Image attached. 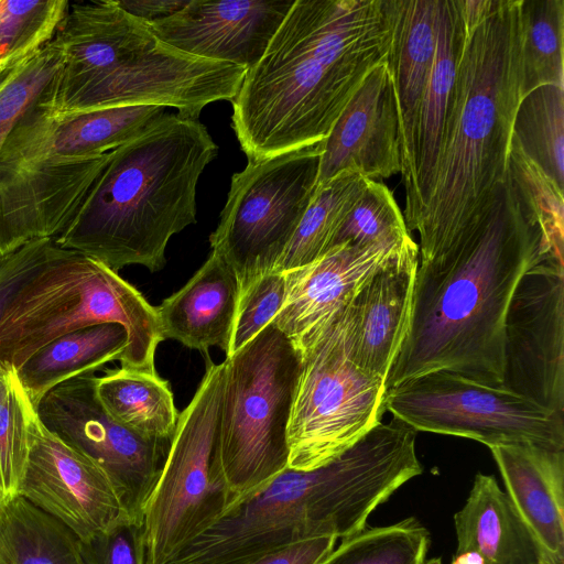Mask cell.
Returning a JSON list of instances; mask_svg holds the SVG:
<instances>
[{"instance_id": "obj_1", "label": "cell", "mask_w": 564, "mask_h": 564, "mask_svg": "<svg viewBox=\"0 0 564 564\" xmlns=\"http://www.w3.org/2000/svg\"><path fill=\"white\" fill-rule=\"evenodd\" d=\"M417 246L410 326L387 390L441 370L502 388L509 303L523 274L554 253L530 196L507 170L477 231Z\"/></svg>"}, {"instance_id": "obj_2", "label": "cell", "mask_w": 564, "mask_h": 564, "mask_svg": "<svg viewBox=\"0 0 564 564\" xmlns=\"http://www.w3.org/2000/svg\"><path fill=\"white\" fill-rule=\"evenodd\" d=\"M395 0H294L232 99L248 161L324 142L367 74L388 59Z\"/></svg>"}, {"instance_id": "obj_3", "label": "cell", "mask_w": 564, "mask_h": 564, "mask_svg": "<svg viewBox=\"0 0 564 564\" xmlns=\"http://www.w3.org/2000/svg\"><path fill=\"white\" fill-rule=\"evenodd\" d=\"M416 433L392 417L325 466L286 468L167 564H246L301 540L358 533L380 505L423 473Z\"/></svg>"}, {"instance_id": "obj_4", "label": "cell", "mask_w": 564, "mask_h": 564, "mask_svg": "<svg viewBox=\"0 0 564 564\" xmlns=\"http://www.w3.org/2000/svg\"><path fill=\"white\" fill-rule=\"evenodd\" d=\"M217 149L198 119L165 112L110 151L55 243L116 272L131 264L161 270L170 238L196 221V186Z\"/></svg>"}, {"instance_id": "obj_5", "label": "cell", "mask_w": 564, "mask_h": 564, "mask_svg": "<svg viewBox=\"0 0 564 564\" xmlns=\"http://www.w3.org/2000/svg\"><path fill=\"white\" fill-rule=\"evenodd\" d=\"M520 99V0H494L466 30L433 188L414 229L420 243L469 235L484 225L507 174Z\"/></svg>"}, {"instance_id": "obj_6", "label": "cell", "mask_w": 564, "mask_h": 564, "mask_svg": "<svg viewBox=\"0 0 564 564\" xmlns=\"http://www.w3.org/2000/svg\"><path fill=\"white\" fill-rule=\"evenodd\" d=\"M105 323L127 333L121 368L156 372L154 356L164 337L155 307L118 272L52 239L4 311L0 364L17 370L53 339Z\"/></svg>"}, {"instance_id": "obj_7", "label": "cell", "mask_w": 564, "mask_h": 564, "mask_svg": "<svg viewBox=\"0 0 564 564\" xmlns=\"http://www.w3.org/2000/svg\"><path fill=\"white\" fill-rule=\"evenodd\" d=\"M214 481L219 518L288 468V425L301 369L297 348L273 323L226 357Z\"/></svg>"}, {"instance_id": "obj_8", "label": "cell", "mask_w": 564, "mask_h": 564, "mask_svg": "<svg viewBox=\"0 0 564 564\" xmlns=\"http://www.w3.org/2000/svg\"><path fill=\"white\" fill-rule=\"evenodd\" d=\"M349 303L295 345L301 369L288 425L290 469L329 464L381 423L386 381L352 359Z\"/></svg>"}, {"instance_id": "obj_9", "label": "cell", "mask_w": 564, "mask_h": 564, "mask_svg": "<svg viewBox=\"0 0 564 564\" xmlns=\"http://www.w3.org/2000/svg\"><path fill=\"white\" fill-rule=\"evenodd\" d=\"M206 369L176 430L140 520L145 564H167L220 516L223 494L214 481L225 364L205 355Z\"/></svg>"}, {"instance_id": "obj_10", "label": "cell", "mask_w": 564, "mask_h": 564, "mask_svg": "<svg viewBox=\"0 0 564 564\" xmlns=\"http://www.w3.org/2000/svg\"><path fill=\"white\" fill-rule=\"evenodd\" d=\"M324 142L248 161L232 175L209 242L234 270L239 294L273 271L290 243L316 189Z\"/></svg>"}, {"instance_id": "obj_11", "label": "cell", "mask_w": 564, "mask_h": 564, "mask_svg": "<svg viewBox=\"0 0 564 564\" xmlns=\"http://www.w3.org/2000/svg\"><path fill=\"white\" fill-rule=\"evenodd\" d=\"M383 411L416 432L470 438L489 448L533 444L564 451V415L503 388L448 371L430 372L388 389Z\"/></svg>"}, {"instance_id": "obj_12", "label": "cell", "mask_w": 564, "mask_h": 564, "mask_svg": "<svg viewBox=\"0 0 564 564\" xmlns=\"http://www.w3.org/2000/svg\"><path fill=\"white\" fill-rule=\"evenodd\" d=\"M94 373L50 390L35 408L40 422L85 455L110 478L131 513L141 509L155 485L170 443L147 440L115 421L101 405Z\"/></svg>"}, {"instance_id": "obj_13", "label": "cell", "mask_w": 564, "mask_h": 564, "mask_svg": "<svg viewBox=\"0 0 564 564\" xmlns=\"http://www.w3.org/2000/svg\"><path fill=\"white\" fill-rule=\"evenodd\" d=\"M502 388L564 415V259L546 253L518 283L505 318Z\"/></svg>"}, {"instance_id": "obj_14", "label": "cell", "mask_w": 564, "mask_h": 564, "mask_svg": "<svg viewBox=\"0 0 564 564\" xmlns=\"http://www.w3.org/2000/svg\"><path fill=\"white\" fill-rule=\"evenodd\" d=\"M19 496L79 541L140 522L106 473L50 432L36 414L29 429V455Z\"/></svg>"}, {"instance_id": "obj_15", "label": "cell", "mask_w": 564, "mask_h": 564, "mask_svg": "<svg viewBox=\"0 0 564 564\" xmlns=\"http://www.w3.org/2000/svg\"><path fill=\"white\" fill-rule=\"evenodd\" d=\"M165 113L156 106L57 113L35 104L0 153V166L61 165L104 154L131 140Z\"/></svg>"}, {"instance_id": "obj_16", "label": "cell", "mask_w": 564, "mask_h": 564, "mask_svg": "<svg viewBox=\"0 0 564 564\" xmlns=\"http://www.w3.org/2000/svg\"><path fill=\"white\" fill-rule=\"evenodd\" d=\"M294 1L189 0L150 23L167 45L194 56L251 68L264 54Z\"/></svg>"}, {"instance_id": "obj_17", "label": "cell", "mask_w": 564, "mask_h": 564, "mask_svg": "<svg viewBox=\"0 0 564 564\" xmlns=\"http://www.w3.org/2000/svg\"><path fill=\"white\" fill-rule=\"evenodd\" d=\"M343 171L369 180L401 172L398 101L387 61L358 86L324 142L317 185Z\"/></svg>"}, {"instance_id": "obj_18", "label": "cell", "mask_w": 564, "mask_h": 564, "mask_svg": "<svg viewBox=\"0 0 564 564\" xmlns=\"http://www.w3.org/2000/svg\"><path fill=\"white\" fill-rule=\"evenodd\" d=\"M413 241L344 243L310 264L283 272L285 300L272 323L297 345L344 308L378 269Z\"/></svg>"}, {"instance_id": "obj_19", "label": "cell", "mask_w": 564, "mask_h": 564, "mask_svg": "<svg viewBox=\"0 0 564 564\" xmlns=\"http://www.w3.org/2000/svg\"><path fill=\"white\" fill-rule=\"evenodd\" d=\"M465 39L462 0H438L434 64L417 116L410 163L401 176L409 231L415 229L429 204Z\"/></svg>"}, {"instance_id": "obj_20", "label": "cell", "mask_w": 564, "mask_h": 564, "mask_svg": "<svg viewBox=\"0 0 564 564\" xmlns=\"http://www.w3.org/2000/svg\"><path fill=\"white\" fill-rule=\"evenodd\" d=\"M56 35L65 58L39 100L48 109L158 39L150 23L129 14L118 0L73 3Z\"/></svg>"}, {"instance_id": "obj_21", "label": "cell", "mask_w": 564, "mask_h": 564, "mask_svg": "<svg viewBox=\"0 0 564 564\" xmlns=\"http://www.w3.org/2000/svg\"><path fill=\"white\" fill-rule=\"evenodd\" d=\"M417 262L413 241L378 269L349 303L352 359L384 381L409 330Z\"/></svg>"}, {"instance_id": "obj_22", "label": "cell", "mask_w": 564, "mask_h": 564, "mask_svg": "<svg viewBox=\"0 0 564 564\" xmlns=\"http://www.w3.org/2000/svg\"><path fill=\"white\" fill-rule=\"evenodd\" d=\"M517 512L544 560L564 564V451L533 444L489 448Z\"/></svg>"}, {"instance_id": "obj_23", "label": "cell", "mask_w": 564, "mask_h": 564, "mask_svg": "<svg viewBox=\"0 0 564 564\" xmlns=\"http://www.w3.org/2000/svg\"><path fill=\"white\" fill-rule=\"evenodd\" d=\"M238 300L234 270L221 257L210 252L195 274L155 307L162 335L204 356L213 346L227 356Z\"/></svg>"}, {"instance_id": "obj_24", "label": "cell", "mask_w": 564, "mask_h": 564, "mask_svg": "<svg viewBox=\"0 0 564 564\" xmlns=\"http://www.w3.org/2000/svg\"><path fill=\"white\" fill-rule=\"evenodd\" d=\"M454 524L455 556H468L478 564H541L544 558L535 536L494 476H475Z\"/></svg>"}, {"instance_id": "obj_25", "label": "cell", "mask_w": 564, "mask_h": 564, "mask_svg": "<svg viewBox=\"0 0 564 564\" xmlns=\"http://www.w3.org/2000/svg\"><path fill=\"white\" fill-rule=\"evenodd\" d=\"M437 3L438 0H395L387 63L398 101L401 176L410 163L417 116L434 64Z\"/></svg>"}, {"instance_id": "obj_26", "label": "cell", "mask_w": 564, "mask_h": 564, "mask_svg": "<svg viewBox=\"0 0 564 564\" xmlns=\"http://www.w3.org/2000/svg\"><path fill=\"white\" fill-rule=\"evenodd\" d=\"M128 337L115 323L98 324L66 333L33 352L17 375L34 408L56 386L94 373L110 361H120Z\"/></svg>"}, {"instance_id": "obj_27", "label": "cell", "mask_w": 564, "mask_h": 564, "mask_svg": "<svg viewBox=\"0 0 564 564\" xmlns=\"http://www.w3.org/2000/svg\"><path fill=\"white\" fill-rule=\"evenodd\" d=\"M96 392L115 421L143 438L171 443L180 414L169 381L158 372L108 370L97 377Z\"/></svg>"}, {"instance_id": "obj_28", "label": "cell", "mask_w": 564, "mask_h": 564, "mask_svg": "<svg viewBox=\"0 0 564 564\" xmlns=\"http://www.w3.org/2000/svg\"><path fill=\"white\" fill-rule=\"evenodd\" d=\"M0 564H84L78 539L18 496L0 508Z\"/></svg>"}, {"instance_id": "obj_29", "label": "cell", "mask_w": 564, "mask_h": 564, "mask_svg": "<svg viewBox=\"0 0 564 564\" xmlns=\"http://www.w3.org/2000/svg\"><path fill=\"white\" fill-rule=\"evenodd\" d=\"M367 177L343 171L316 186L290 243L273 271L286 272L310 264L327 252L343 220L361 195Z\"/></svg>"}, {"instance_id": "obj_30", "label": "cell", "mask_w": 564, "mask_h": 564, "mask_svg": "<svg viewBox=\"0 0 564 564\" xmlns=\"http://www.w3.org/2000/svg\"><path fill=\"white\" fill-rule=\"evenodd\" d=\"M512 139L561 189L564 187V87L543 85L522 96Z\"/></svg>"}, {"instance_id": "obj_31", "label": "cell", "mask_w": 564, "mask_h": 564, "mask_svg": "<svg viewBox=\"0 0 564 564\" xmlns=\"http://www.w3.org/2000/svg\"><path fill=\"white\" fill-rule=\"evenodd\" d=\"M521 97L564 87V0H520Z\"/></svg>"}, {"instance_id": "obj_32", "label": "cell", "mask_w": 564, "mask_h": 564, "mask_svg": "<svg viewBox=\"0 0 564 564\" xmlns=\"http://www.w3.org/2000/svg\"><path fill=\"white\" fill-rule=\"evenodd\" d=\"M57 35L35 53L0 65V153L23 116L43 97L64 64Z\"/></svg>"}, {"instance_id": "obj_33", "label": "cell", "mask_w": 564, "mask_h": 564, "mask_svg": "<svg viewBox=\"0 0 564 564\" xmlns=\"http://www.w3.org/2000/svg\"><path fill=\"white\" fill-rule=\"evenodd\" d=\"M429 547V531L411 517L343 539L319 564H424Z\"/></svg>"}, {"instance_id": "obj_34", "label": "cell", "mask_w": 564, "mask_h": 564, "mask_svg": "<svg viewBox=\"0 0 564 564\" xmlns=\"http://www.w3.org/2000/svg\"><path fill=\"white\" fill-rule=\"evenodd\" d=\"M69 6L66 0H0V65L20 61L50 43Z\"/></svg>"}, {"instance_id": "obj_35", "label": "cell", "mask_w": 564, "mask_h": 564, "mask_svg": "<svg viewBox=\"0 0 564 564\" xmlns=\"http://www.w3.org/2000/svg\"><path fill=\"white\" fill-rule=\"evenodd\" d=\"M410 239L412 237L392 192L384 184L368 178L328 250L344 243L370 246L400 243Z\"/></svg>"}, {"instance_id": "obj_36", "label": "cell", "mask_w": 564, "mask_h": 564, "mask_svg": "<svg viewBox=\"0 0 564 564\" xmlns=\"http://www.w3.org/2000/svg\"><path fill=\"white\" fill-rule=\"evenodd\" d=\"M35 414L17 370L12 368L7 388L0 395V487L3 505L19 496L29 455V429Z\"/></svg>"}, {"instance_id": "obj_37", "label": "cell", "mask_w": 564, "mask_h": 564, "mask_svg": "<svg viewBox=\"0 0 564 564\" xmlns=\"http://www.w3.org/2000/svg\"><path fill=\"white\" fill-rule=\"evenodd\" d=\"M507 170L530 196L547 241L554 253L563 258L564 200L561 189L536 164L528 159L511 138Z\"/></svg>"}, {"instance_id": "obj_38", "label": "cell", "mask_w": 564, "mask_h": 564, "mask_svg": "<svg viewBox=\"0 0 564 564\" xmlns=\"http://www.w3.org/2000/svg\"><path fill=\"white\" fill-rule=\"evenodd\" d=\"M285 275L271 271L252 281L240 294L229 352L235 354L272 323L285 300Z\"/></svg>"}, {"instance_id": "obj_39", "label": "cell", "mask_w": 564, "mask_h": 564, "mask_svg": "<svg viewBox=\"0 0 564 564\" xmlns=\"http://www.w3.org/2000/svg\"><path fill=\"white\" fill-rule=\"evenodd\" d=\"M84 564H145V549L140 522L122 524L109 532L79 541Z\"/></svg>"}, {"instance_id": "obj_40", "label": "cell", "mask_w": 564, "mask_h": 564, "mask_svg": "<svg viewBox=\"0 0 564 564\" xmlns=\"http://www.w3.org/2000/svg\"><path fill=\"white\" fill-rule=\"evenodd\" d=\"M52 238H40L0 257V323L4 311L23 284L43 260Z\"/></svg>"}, {"instance_id": "obj_41", "label": "cell", "mask_w": 564, "mask_h": 564, "mask_svg": "<svg viewBox=\"0 0 564 564\" xmlns=\"http://www.w3.org/2000/svg\"><path fill=\"white\" fill-rule=\"evenodd\" d=\"M332 535L301 540L246 564H319L336 546Z\"/></svg>"}, {"instance_id": "obj_42", "label": "cell", "mask_w": 564, "mask_h": 564, "mask_svg": "<svg viewBox=\"0 0 564 564\" xmlns=\"http://www.w3.org/2000/svg\"><path fill=\"white\" fill-rule=\"evenodd\" d=\"M189 0H118L129 14L148 23L166 19L182 10Z\"/></svg>"}, {"instance_id": "obj_43", "label": "cell", "mask_w": 564, "mask_h": 564, "mask_svg": "<svg viewBox=\"0 0 564 564\" xmlns=\"http://www.w3.org/2000/svg\"><path fill=\"white\" fill-rule=\"evenodd\" d=\"M11 369H12L11 367H7V366L0 364V395L3 393V391L7 388Z\"/></svg>"}, {"instance_id": "obj_44", "label": "cell", "mask_w": 564, "mask_h": 564, "mask_svg": "<svg viewBox=\"0 0 564 564\" xmlns=\"http://www.w3.org/2000/svg\"><path fill=\"white\" fill-rule=\"evenodd\" d=\"M424 564H442V560L440 557H434L425 561Z\"/></svg>"}, {"instance_id": "obj_45", "label": "cell", "mask_w": 564, "mask_h": 564, "mask_svg": "<svg viewBox=\"0 0 564 564\" xmlns=\"http://www.w3.org/2000/svg\"><path fill=\"white\" fill-rule=\"evenodd\" d=\"M2 505H3V498H2L1 487H0V508Z\"/></svg>"}, {"instance_id": "obj_46", "label": "cell", "mask_w": 564, "mask_h": 564, "mask_svg": "<svg viewBox=\"0 0 564 564\" xmlns=\"http://www.w3.org/2000/svg\"><path fill=\"white\" fill-rule=\"evenodd\" d=\"M541 564H552V563H550V562H547L546 560L543 558Z\"/></svg>"}]
</instances>
